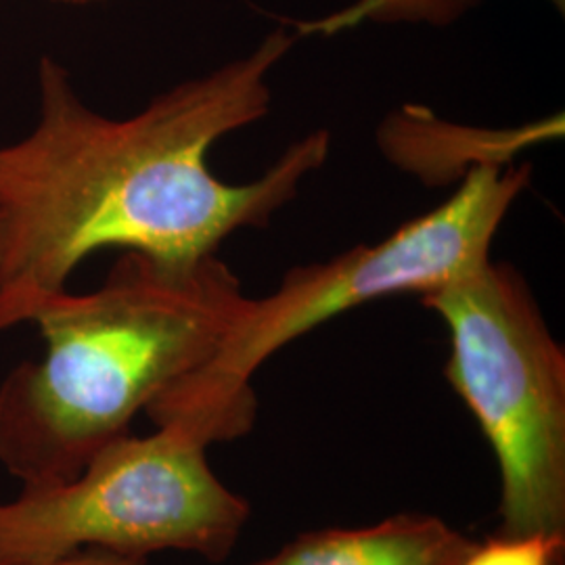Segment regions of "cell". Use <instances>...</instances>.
I'll return each mask as SVG.
<instances>
[{"label":"cell","mask_w":565,"mask_h":565,"mask_svg":"<svg viewBox=\"0 0 565 565\" xmlns=\"http://www.w3.org/2000/svg\"><path fill=\"white\" fill-rule=\"evenodd\" d=\"M419 298L446 324V380L497 457L499 532L565 534V352L524 277L488 258Z\"/></svg>","instance_id":"cell-4"},{"label":"cell","mask_w":565,"mask_h":565,"mask_svg":"<svg viewBox=\"0 0 565 565\" xmlns=\"http://www.w3.org/2000/svg\"><path fill=\"white\" fill-rule=\"evenodd\" d=\"M61 4H93V2H103V0H55Z\"/></svg>","instance_id":"cell-10"},{"label":"cell","mask_w":565,"mask_h":565,"mask_svg":"<svg viewBox=\"0 0 565 565\" xmlns=\"http://www.w3.org/2000/svg\"><path fill=\"white\" fill-rule=\"evenodd\" d=\"M565 534L499 532L476 543L459 565H562Z\"/></svg>","instance_id":"cell-8"},{"label":"cell","mask_w":565,"mask_h":565,"mask_svg":"<svg viewBox=\"0 0 565 565\" xmlns=\"http://www.w3.org/2000/svg\"><path fill=\"white\" fill-rule=\"evenodd\" d=\"M202 440L177 427L126 434L63 484L21 488L0 503V562H49L81 548L226 562L252 518L214 473Z\"/></svg>","instance_id":"cell-5"},{"label":"cell","mask_w":565,"mask_h":565,"mask_svg":"<svg viewBox=\"0 0 565 565\" xmlns=\"http://www.w3.org/2000/svg\"><path fill=\"white\" fill-rule=\"evenodd\" d=\"M478 0H354L319 20L296 21L294 34L303 36H338L364 23H431L445 25L457 20ZM564 13L565 0H548Z\"/></svg>","instance_id":"cell-7"},{"label":"cell","mask_w":565,"mask_h":565,"mask_svg":"<svg viewBox=\"0 0 565 565\" xmlns=\"http://www.w3.org/2000/svg\"><path fill=\"white\" fill-rule=\"evenodd\" d=\"M0 565H147V559L105 548H81L49 562H0Z\"/></svg>","instance_id":"cell-9"},{"label":"cell","mask_w":565,"mask_h":565,"mask_svg":"<svg viewBox=\"0 0 565 565\" xmlns=\"http://www.w3.org/2000/svg\"><path fill=\"white\" fill-rule=\"evenodd\" d=\"M214 256L166 263L124 252L99 289L44 303V354L0 384V465L21 488L74 480L182 377L210 361L245 302Z\"/></svg>","instance_id":"cell-2"},{"label":"cell","mask_w":565,"mask_h":565,"mask_svg":"<svg viewBox=\"0 0 565 565\" xmlns=\"http://www.w3.org/2000/svg\"><path fill=\"white\" fill-rule=\"evenodd\" d=\"M296 41L279 25L247 55L179 82L128 118L95 111L70 72L42 57L39 121L0 145V333L32 323L99 249L195 263L233 233L268 226L327 162L329 130L308 132L242 184L212 172L210 151L270 111V74Z\"/></svg>","instance_id":"cell-1"},{"label":"cell","mask_w":565,"mask_h":565,"mask_svg":"<svg viewBox=\"0 0 565 565\" xmlns=\"http://www.w3.org/2000/svg\"><path fill=\"white\" fill-rule=\"evenodd\" d=\"M476 541L431 513H396L364 527L296 536L254 565H459Z\"/></svg>","instance_id":"cell-6"},{"label":"cell","mask_w":565,"mask_h":565,"mask_svg":"<svg viewBox=\"0 0 565 565\" xmlns=\"http://www.w3.org/2000/svg\"><path fill=\"white\" fill-rule=\"evenodd\" d=\"M527 181V166L478 163L457 193L384 242L294 268L266 298L247 296L210 361L149 404L147 417L207 446L247 434L258 408L252 377L273 354L359 306L401 294L424 296L488 260Z\"/></svg>","instance_id":"cell-3"}]
</instances>
